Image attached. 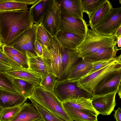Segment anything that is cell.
Wrapping results in <instances>:
<instances>
[{
  "label": "cell",
  "mask_w": 121,
  "mask_h": 121,
  "mask_svg": "<svg viewBox=\"0 0 121 121\" xmlns=\"http://www.w3.org/2000/svg\"><path fill=\"white\" fill-rule=\"evenodd\" d=\"M41 119L32 104L26 102L21 106L18 112L10 121H34Z\"/></svg>",
  "instance_id": "18"
},
{
  "label": "cell",
  "mask_w": 121,
  "mask_h": 121,
  "mask_svg": "<svg viewBox=\"0 0 121 121\" xmlns=\"http://www.w3.org/2000/svg\"><path fill=\"white\" fill-rule=\"evenodd\" d=\"M119 2L120 3V4H121V0H119Z\"/></svg>",
  "instance_id": "46"
},
{
  "label": "cell",
  "mask_w": 121,
  "mask_h": 121,
  "mask_svg": "<svg viewBox=\"0 0 121 121\" xmlns=\"http://www.w3.org/2000/svg\"><path fill=\"white\" fill-rule=\"evenodd\" d=\"M0 61L3 63L11 66L12 69H25L21 66L10 58L2 51L0 48Z\"/></svg>",
  "instance_id": "35"
},
{
  "label": "cell",
  "mask_w": 121,
  "mask_h": 121,
  "mask_svg": "<svg viewBox=\"0 0 121 121\" xmlns=\"http://www.w3.org/2000/svg\"><path fill=\"white\" fill-rule=\"evenodd\" d=\"M42 75L39 86L48 91H53L58 81L56 76L49 72Z\"/></svg>",
  "instance_id": "31"
},
{
  "label": "cell",
  "mask_w": 121,
  "mask_h": 121,
  "mask_svg": "<svg viewBox=\"0 0 121 121\" xmlns=\"http://www.w3.org/2000/svg\"><path fill=\"white\" fill-rule=\"evenodd\" d=\"M113 8L112 4L108 0L105 1L98 7L89 18L87 24L92 30L100 24L108 14Z\"/></svg>",
  "instance_id": "20"
},
{
  "label": "cell",
  "mask_w": 121,
  "mask_h": 121,
  "mask_svg": "<svg viewBox=\"0 0 121 121\" xmlns=\"http://www.w3.org/2000/svg\"><path fill=\"white\" fill-rule=\"evenodd\" d=\"M121 69L117 70L106 76L93 90V96L105 95L114 92L117 93L121 85Z\"/></svg>",
  "instance_id": "7"
},
{
  "label": "cell",
  "mask_w": 121,
  "mask_h": 121,
  "mask_svg": "<svg viewBox=\"0 0 121 121\" xmlns=\"http://www.w3.org/2000/svg\"><path fill=\"white\" fill-rule=\"evenodd\" d=\"M1 48L3 52L7 54L17 57L28 65L27 58L26 55L9 45L4 44Z\"/></svg>",
  "instance_id": "34"
},
{
  "label": "cell",
  "mask_w": 121,
  "mask_h": 121,
  "mask_svg": "<svg viewBox=\"0 0 121 121\" xmlns=\"http://www.w3.org/2000/svg\"><path fill=\"white\" fill-rule=\"evenodd\" d=\"M21 106L4 109L0 115V121H10L17 114Z\"/></svg>",
  "instance_id": "33"
},
{
  "label": "cell",
  "mask_w": 121,
  "mask_h": 121,
  "mask_svg": "<svg viewBox=\"0 0 121 121\" xmlns=\"http://www.w3.org/2000/svg\"><path fill=\"white\" fill-rule=\"evenodd\" d=\"M121 25V7L113 8L104 20L94 30L101 35L113 36Z\"/></svg>",
  "instance_id": "8"
},
{
  "label": "cell",
  "mask_w": 121,
  "mask_h": 121,
  "mask_svg": "<svg viewBox=\"0 0 121 121\" xmlns=\"http://www.w3.org/2000/svg\"><path fill=\"white\" fill-rule=\"evenodd\" d=\"M53 92L61 102L78 97L90 99L92 93L86 91L79 85L78 81L71 82L67 80L58 81Z\"/></svg>",
  "instance_id": "5"
},
{
  "label": "cell",
  "mask_w": 121,
  "mask_h": 121,
  "mask_svg": "<svg viewBox=\"0 0 121 121\" xmlns=\"http://www.w3.org/2000/svg\"><path fill=\"white\" fill-rule=\"evenodd\" d=\"M64 102L75 108L86 111L97 117L99 114L92 106L90 99L78 97Z\"/></svg>",
  "instance_id": "24"
},
{
  "label": "cell",
  "mask_w": 121,
  "mask_h": 121,
  "mask_svg": "<svg viewBox=\"0 0 121 121\" xmlns=\"http://www.w3.org/2000/svg\"><path fill=\"white\" fill-rule=\"evenodd\" d=\"M118 93V95L120 97V99L121 97V85L119 86L118 89L117 91Z\"/></svg>",
  "instance_id": "42"
},
{
  "label": "cell",
  "mask_w": 121,
  "mask_h": 121,
  "mask_svg": "<svg viewBox=\"0 0 121 121\" xmlns=\"http://www.w3.org/2000/svg\"><path fill=\"white\" fill-rule=\"evenodd\" d=\"M3 109L0 107V115L3 110Z\"/></svg>",
  "instance_id": "44"
},
{
  "label": "cell",
  "mask_w": 121,
  "mask_h": 121,
  "mask_svg": "<svg viewBox=\"0 0 121 121\" xmlns=\"http://www.w3.org/2000/svg\"><path fill=\"white\" fill-rule=\"evenodd\" d=\"M121 110L120 107L115 111L114 114V117L116 121H121Z\"/></svg>",
  "instance_id": "39"
},
{
  "label": "cell",
  "mask_w": 121,
  "mask_h": 121,
  "mask_svg": "<svg viewBox=\"0 0 121 121\" xmlns=\"http://www.w3.org/2000/svg\"><path fill=\"white\" fill-rule=\"evenodd\" d=\"M82 60L76 50L63 48L62 59V73L58 81L65 80L70 70Z\"/></svg>",
  "instance_id": "12"
},
{
  "label": "cell",
  "mask_w": 121,
  "mask_h": 121,
  "mask_svg": "<svg viewBox=\"0 0 121 121\" xmlns=\"http://www.w3.org/2000/svg\"><path fill=\"white\" fill-rule=\"evenodd\" d=\"M53 0H37L30 9L34 23L38 25L53 3Z\"/></svg>",
  "instance_id": "19"
},
{
  "label": "cell",
  "mask_w": 121,
  "mask_h": 121,
  "mask_svg": "<svg viewBox=\"0 0 121 121\" xmlns=\"http://www.w3.org/2000/svg\"><path fill=\"white\" fill-rule=\"evenodd\" d=\"M3 45V43H2V40L0 37V47H2V46Z\"/></svg>",
  "instance_id": "43"
},
{
  "label": "cell",
  "mask_w": 121,
  "mask_h": 121,
  "mask_svg": "<svg viewBox=\"0 0 121 121\" xmlns=\"http://www.w3.org/2000/svg\"><path fill=\"white\" fill-rule=\"evenodd\" d=\"M92 62L82 60L70 70L65 80L71 82L79 81L92 70Z\"/></svg>",
  "instance_id": "16"
},
{
  "label": "cell",
  "mask_w": 121,
  "mask_h": 121,
  "mask_svg": "<svg viewBox=\"0 0 121 121\" xmlns=\"http://www.w3.org/2000/svg\"><path fill=\"white\" fill-rule=\"evenodd\" d=\"M116 46L100 49L97 52L83 58L82 60L93 62L115 58L118 50Z\"/></svg>",
  "instance_id": "21"
},
{
  "label": "cell",
  "mask_w": 121,
  "mask_h": 121,
  "mask_svg": "<svg viewBox=\"0 0 121 121\" xmlns=\"http://www.w3.org/2000/svg\"><path fill=\"white\" fill-rule=\"evenodd\" d=\"M114 92L104 95L93 96L90 99L92 106L99 114L109 115L116 105Z\"/></svg>",
  "instance_id": "11"
},
{
  "label": "cell",
  "mask_w": 121,
  "mask_h": 121,
  "mask_svg": "<svg viewBox=\"0 0 121 121\" xmlns=\"http://www.w3.org/2000/svg\"><path fill=\"white\" fill-rule=\"evenodd\" d=\"M35 34L42 49L49 44L53 37L41 22L37 25Z\"/></svg>",
  "instance_id": "27"
},
{
  "label": "cell",
  "mask_w": 121,
  "mask_h": 121,
  "mask_svg": "<svg viewBox=\"0 0 121 121\" xmlns=\"http://www.w3.org/2000/svg\"><path fill=\"white\" fill-rule=\"evenodd\" d=\"M88 26L83 18H76L61 14L59 30L85 36Z\"/></svg>",
  "instance_id": "10"
},
{
  "label": "cell",
  "mask_w": 121,
  "mask_h": 121,
  "mask_svg": "<svg viewBox=\"0 0 121 121\" xmlns=\"http://www.w3.org/2000/svg\"><path fill=\"white\" fill-rule=\"evenodd\" d=\"M113 36L101 35L94 30L87 29L84 39L77 47L76 52L82 59L100 49L116 46L117 42Z\"/></svg>",
  "instance_id": "3"
},
{
  "label": "cell",
  "mask_w": 121,
  "mask_h": 121,
  "mask_svg": "<svg viewBox=\"0 0 121 121\" xmlns=\"http://www.w3.org/2000/svg\"><path fill=\"white\" fill-rule=\"evenodd\" d=\"M34 121H43L42 119Z\"/></svg>",
  "instance_id": "45"
},
{
  "label": "cell",
  "mask_w": 121,
  "mask_h": 121,
  "mask_svg": "<svg viewBox=\"0 0 121 121\" xmlns=\"http://www.w3.org/2000/svg\"><path fill=\"white\" fill-rule=\"evenodd\" d=\"M34 48L35 51L37 55L42 57L43 54V49L36 36L34 43Z\"/></svg>",
  "instance_id": "37"
},
{
  "label": "cell",
  "mask_w": 121,
  "mask_h": 121,
  "mask_svg": "<svg viewBox=\"0 0 121 121\" xmlns=\"http://www.w3.org/2000/svg\"><path fill=\"white\" fill-rule=\"evenodd\" d=\"M116 56L115 58L110 59L103 60L92 62V68L86 75L92 73L111 64L115 60Z\"/></svg>",
  "instance_id": "36"
},
{
  "label": "cell",
  "mask_w": 121,
  "mask_h": 121,
  "mask_svg": "<svg viewBox=\"0 0 121 121\" xmlns=\"http://www.w3.org/2000/svg\"><path fill=\"white\" fill-rule=\"evenodd\" d=\"M28 69L32 72L41 75L49 72L42 57L27 52H26Z\"/></svg>",
  "instance_id": "22"
},
{
  "label": "cell",
  "mask_w": 121,
  "mask_h": 121,
  "mask_svg": "<svg viewBox=\"0 0 121 121\" xmlns=\"http://www.w3.org/2000/svg\"><path fill=\"white\" fill-rule=\"evenodd\" d=\"M121 35V25L118 28L113 36L116 38Z\"/></svg>",
  "instance_id": "40"
},
{
  "label": "cell",
  "mask_w": 121,
  "mask_h": 121,
  "mask_svg": "<svg viewBox=\"0 0 121 121\" xmlns=\"http://www.w3.org/2000/svg\"><path fill=\"white\" fill-rule=\"evenodd\" d=\"M28 10V5L21 0H0V13Z\"/></svg>",
  "instance_id": "25"
},
{
  "label": "cell",
  "mask_w": 121,
  "mask_h": 121,
  "mask_svg": "<svg viewBox=\"0 0 121 121\" xmlns=\"http://www.w3.org/2000/svg\"><path fill=\"white\" fill-rule=\"evenodd\" d=\"M61 13L57 0L53 2L43 16L41 23L52 37L59 31L61 21Z\"/></svg>",
  "instance_id": "9"
},
{
  "label": "cell",
  "mask_w": 121,
  "mask_h": 121,
  "mask_svg": "<svg viewBox=\"0 0 121 121\" xmlns=\"http://www.w3.org/2000/svg\"><path fill=\"white\" fill-rule=\"evenodd\" d=\"M57 0L61 14L76 18H83L79 0Z\"/></svg>",
  "instance_id": "15"
},
{
  "label": "cell",
  "mask_w": 121,
  "mask_h": 121,
  "mask_svg": "<svg viewBox=\"0 0 121 121\" xmlns=\"http://www.w3.org/2000/svg\"><path fill=\"white\" fill-rule=\"evenodd\" d=\"M10 77L26 81L35 87L39 86L42 75L35 73L29 69H12L5 72Z\"/></svg>",
  "instance_id": "17"
},
{
  "label": "cell",
  "mask_w": 121,
  "mask_h": 121,
  "mask_svg": "<svg viewBox=\"0 0 121 121\" xmlns=\"http://www.w3.org/2000/svg\"><path fill=\"white\" fill-rule=\"evenodd\" d=\"M10 77L17 91L27 99H29L35 86L32 84L25 80Z\"/></svg>",
  "instance_id": "26"
},
{
  "label": "cell",
  "mask_w": 121,
  "mask_h": 121,
  "mask_svg": "<svg viewBox=\"0 0 121 121\" xmlns=\"http://www.w3.org/2000/svg\"><path fill=\"white\" fill-rule=\"evenodd\" d=\"M116 39L117 44L119 48H121V35L117 38Z\"/></svg>",
  "instance_id": "41"
},
{
  "label": "cell",
  "mask_w": 121,
  "mask_h": 121,
  "mask_svg": "<svg viewBox=\"0 0 121 121\" xmlns=\"http://www.w3.org/2000/svg\"><path fill=\"white\" fill-rule=\"evenodd\" d=\"M105 0H79L82 11L88 15L89 18Z\"/></svg>",
  "instance_id": "28"
},
{
  "label": "cell",
  "mask_w": 121,
  "mask_h": 121,
  "mask_svg": "<svg viewBox=\"0 0 121 121\" xmlns=\"http://www.w3.org/2000/svg\"><path fill=\"white\" fill-rule=\"evenodd\" d=\"M121 69V54L117 56L115 60L111 64L82 78L78 81L79 85L92 93L94 88L101 80L110 73Z\"/></svg>",
  "instance_id": "6"
},
{
  "label": "cell",
  "mask_w": 121,
  "mask_h": 121,
  "mask_svg": "<svg viewBox=\"0 0 121 121\" xmlns=\"http://www.w3.org/2000/svg\"><path fill=\"white\" fill-rule=\"evenodd\" d=\"M30 98L60 118L65 121H74L53 91H48L40 86H36Z\"/></svg>",
  "instance_id": "2"
},
{
  "label": "cell",
  "mask_w": 121,
  "mask_h": 121,
  "mask_svg": "<svg viewBox=\"0 0 121 121\" xmlns=\"http://www.w3.org/2000/svg\"><path fill=\"white\" fill-rule=\"evenodd\" d=\"M68 115L76 121H97V117L91 113L75 108L66 103L62 102Z\"/></svg>",
  "instance_id": "23"
},
{
  "label": "cell",
  "mask_w": 121,
  "mask_h": 121,
  "mask_svg": "<svg viewBox=\"0 0 121 121\" xmlns=\"http://www.w3.org/2000/svg\"><path fill=\"white\" fill-rule=\"evenodd\" d=\"M12 69V67L0 61V70L5 72Z\"/></svg>",
  "instance_id": "38"
},
{
  "label": "cell",
  "mask_w": 121,
  "mask_h": 121,
  "mask_svg": "<svg viewBox=\"0 0 121 121\" xmlns=\"http://www.w3.org/2000/svg\"><path fill=\"white\" fill-rule=\"evenodd\" d=\"M0 89L18 92L15 87L10 78L6 73L5 72L0 70Z\"/></svg>",
  "instance_id": "32"
},
{
  "label": "cell",
  "mask_w": 121,
  "mask_h": 121,
  "mask_svg": "<svg viewBox=\"0 0 121 121\" xmlns=\"http://www.w3.org/2000/svg\"><path fill=\"white\" fill-rule=\"evenodd\" d=\"M34 24L29 10L0 13V37L3 45H9Z\"/></svg>",
  "instance_id": "1"
},
{
  "label": "cell",
  "mask_w": 121,
  "mask_h": 121,
  "mask_svg": "<svg viewBox=\"0 0 121 121\" xmlns=\"http://www.w3.org/2000/svg\"><path fill=\"white\" fill-rule=\"evenodd\" d=\"M27 30L18 36L9 44L26 56V52H28L26 43Z\"/></svg>",
  "instance_id": "29"
},
{
  "label": "cell",
  "mask_w": 121,
  "mask_h": 121,
  "mask_svg": "<svg viewBox=\"0 0 121 121\" xmlns=\"http://www.w3.org/2000/svg\"><path fill=\"white\" fill-rule=\"evenodd\" d=\"M63 48L54 36L49 44L43 49L42 57L43 61L49 72L54 74L58 81L62 73Z\"/></svg>",
  "instance_id": "4"
},
{
  "label": "cell",
  "mask_w": 121,
  "mask_h": 121,
  "mask_svg": "<svg viewBox=\"0 0 121 121\" xmlns=\"http://www.w3.org/2000/svg\"><path fill=\"white\" fill-rule=\"evenodd\" d=\"M85 36L59 30L55 37L63 47L76 50L84 39Z\"/></svg>",
  "instance_id": "14"
},
{
  "label": "cell",
  "mask_w": 121,
  "mask_h": 121,
  "mask_svg": "<svg viewBox=\"0 0 121 121\" xmlns=\"http://www.w3.org/2000/svg\"><path fill=\"white\" fill-rule=\"evenodd\" d=\"M27 99L19 93L0 89V107L3 109L21 106Z\"/></svg>",
  "instance_id": "13"
},
{
  "label": "cell",
  "mask_w": 121,
  "mask_h": 121,
  "mask_svg": "<svg viewBox=\"0 0 121 121\" xmlns=\"http://www.w3.org/2000/svg\"><path fill=\"white\" fill-rule=\"evenodd\" d=\"M29 99L40 114L43 121H65L41 107L30 98Z\"/></svg>",
  "instance_id": "30"
}]
</instances>
